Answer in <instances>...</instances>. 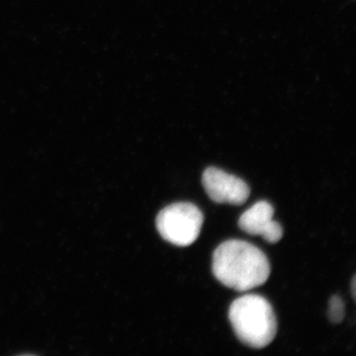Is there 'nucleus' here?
<instances>
[{"label": "nucleus", "mask_w": 356, "mask_h": 356, "mask_svg": "<svg viewBox=\"0 0 356 356\" xmlns=\"http://www.w3.org/2000/svg\"><path fill=\"white\" fill-rule=\"evenodd\" d=\"M212 270L225 286L245 292L266 282L270 264L266 255L252 243L229 240L215 250Z\"/></svg>", "instance_id": "1"}, {"label": "nucleus", "mask_w": 356, "mask_h": 356, "mask_svg": "<svg viewBox=\"0 0 356 356\" xmlns=\"http://www.w3.org/2000/svg\"><path fill=\"white\" fill-rule=\"evenodd\" d=\"M229 318L236 336L250 348H266L276 337L275 314L270 303L259 295L235 300L229 307Z\"/></svg>", "instance_id": "2"}, {"label": "nucleus", "mask_w": 356, "mask_h": 356, "mask_svg": "<svg viewBox=\"0 0 356 356\" xmlns=\"http://www.w3.org/2000/svg\"><path fill=\"white\" fill-rule=\"evenodd\" d=\"M204 222L202 212L192 203L166 206L156 217L161 236L172 245L187 247L197 240Z\"/></svg>", "instance_id": "3"}, {"label": "nucleus", "mask_w": 356, "mask_h": 356, "mask_svg": "<svg viewBox=\"0 0 356 356\" xmlns=\"http://www.w3.org/2000/svg\"><path fill=\"white\" fill-rule=\"evenodd\" d=\"M202 184L206 193L216 203L238 206L250 197V187L243 179L217 168H208L204 172Z\"/></svg>", "instance_id": "4"}, {"label": "nucleus", "mask_w": 356, "mask_h": 356, "mask_svg": "<svg viewBox=\"0 0 356 356\" xmlns=\"http://www.w3.org/2000/svg\"><path fill=\"white\" fill-rule=\"evenodd\" d=\"M274 209L266 201L255 203L238 220V226L245 233L262 236L267 243H276L283 236V229L273 220Z\"/></svg>", "instance_id": "5"}, {"label": "nucleus", "mask_w": 356, "mask_h": 356, "mask_svg": "<svg viewBox=\"0 0 356 356\" xmlns=\"http://www.w3.org/2000/svg\"><path fill=\"white\" fill-rule=\"evenodd\" d=\"M330 321L334 324H339L343 322L344 318V304L343 299L339 296H332L329 303Z\"/></svg>", "instance_id": "6"}, {"label": "nucleus", "mask_w": 356, "mask_h": 356, "mask_svg": "<svg viewBox=\"0 0 356 356\" xmlns=\"http://www.w3.org/2000/svg\"><path fill=\"white\" fill-rule=\"evenodd\" d=\"M356 287V276H353V280H351V294H353V298L355 299V290Z\"/></svg>", "instance_id": "7"}]
</instances>
